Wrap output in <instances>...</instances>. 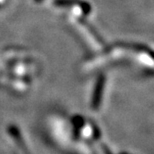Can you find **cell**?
Wrapping results in <instances>:
<instances>
[{"instance_id":"6da1fadb","label":"cell","mask_w":154,"mask_h":154,"mask_svg":"<svg viewBox=\"0 0 154 154\" xmlns=\"http://www.w3.org/2000/svg\"><path fill=\"white\" fill-rule=\"evenodd\" d=\"M54 7L67 11V15L71 19L85 18L91 12V6L83 0H54Z\"/></svg>"},{"instance_id":"7a4b0ae2","label":"cell","mask_w":154,"mask_h":154,"mask_svg":"<svg viewBox=\"0 0 154 154\" xmlns=\"http://www.w3.org/2000/svg\"><path fill=\"white\" fill-rule=\"evenodd\" d=\"M104 83L105 80L102 76L100 77L99 80H97L96 84L94 87V92H93V97H92L91 101V106L93 109H98L100 107L101 101H102V96H103V89H104Z\"/></svg>"}]
</instances>
